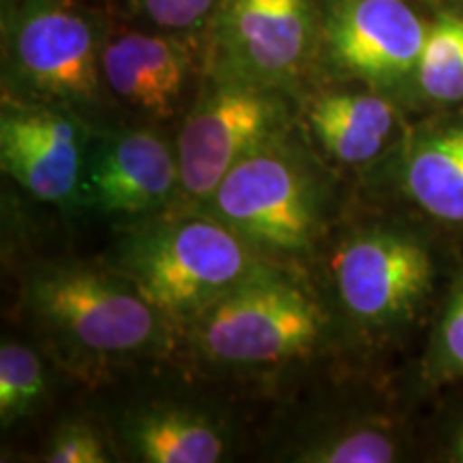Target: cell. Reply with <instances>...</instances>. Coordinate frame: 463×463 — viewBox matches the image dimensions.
Here are the masks:
<instances>
[{
  "mask_svg": "<svg viewBox=\"0 0 463 463\" xmlns=\"http://www.w3.org/2000/svg\"><path fill=\"white\" fill-rule=\"evenodd\" d=\"M253 242L222 219L159 223L120 249L116 273L167 320L200 316L215 300L266 273Z\"/></svg>",
  "mask_w": 463,
  "mask_h": 463,
  "instance_id": "obj_1",
  "label": "cell"
},
{
  "mask_svg": "<svg viewBox=\"0 0 463 463\" xmlns=\"http://www.w3.org/2000/svg\"><path fill=\"white\" fill-rule=\"evenodd\" d=\"M101 50L95 24L71 0H14L5 14L9 78L37 101H95L103 78Z\"/></svg>",
  "mask_w": 463,
  "mask_h": 463,
  "instance_id": "obj_2",
  "label": "cell"
},
{
  "mask_svg": "<svg viewBox=\"0 0 463 463\" xmlns=\"http://www.w3.org/2000/svg\"><path fill=\"white\" fill-rule=\"evenodd\" d=\"M28 303L69 344L97 356L146 350L167 320L127 277L84 266L43 269L28 283Z\"/></svg>",
  "mask_w": 463,
  "mask_h": 463,
  "instance_id": "obj_3",
  "label": "cell"
},
{
  "mask_svg": "<svg viewBox=\"0 0 463 463\" xmlns=\"http://www.w3.org/2000/svg\"><path fill=\"white\" fill-rule=\"evenodd\" d=\"M194 326L211 361L270 364L309 350L322 333V314L298 286L266 270L195 316Z\"/></svg>",
  "mask_w": 463,
  "mask_h": 463,
  "instance_id": "obj_4",
  "label": "cell"
},
{
  "mask_svg": "<svg viewBox=\"0 0 463 463\" xmlns=\"http://www.w3.org/2000/svg\"><path fill=\"white\" fill-rule=\"evenodd\" d=\"M208 204L213 215L253 245L303 251L314 234V187L275 142L245 155L217 184Z\"/></svg>",
  "mask_w": 463,
  "mask_h": 463,
  "instance_id": "obj_5",
  "label": "cell"
},
{
  "mask_svg": "<svg viewBox=\"0 0 463 463\" xmlns=\"http://www.w3.org/2000/svg\"><path fill=\"white\" fill-rule=\"evenodd\" d=\"M283 108L269 89L225 82L206 95L184 120L176 144L181 187L189 198L208 200L245 155L275 142Z\"/></svg>",
  "mask_w": 463,
  "mask_h": 463,
  "instance_id": "obj_6",
  "label": "cell"
},
{
  "mask_svg": "<svg viewBox=\"0 0 463 463\" xmlns=\"http://www.w3.org/2000/svg\"><path fill=\"white\" fill-rule=\"evenodd\" d=\"M430 26L405 0H328V54L345 73L392 89L416 78Z\"/></svg>",
  "mask_w": 463,
  "mask_h": 463,
  "instance_id": "obj_7",
  "label": "cell"
},
{
  "mask_svg": "<svg viewBox=\"0 0 463 463\" xmlns=\"http://www.w3.org/2000/svg\"><path fill=\"white\" fill-rule=\"evenodd\" d=\"M309 0H219L217 45L234 82L275 89L294 80L311 48Z\"/></svg>",
  "mask_w": 463,
  "mask_h": 463,
  "instance_id": "obj_8",
  "label": "cell"
},
{
  "mask_svg": "<svg viewBox=\"0 0 463 463\" xmlns=\"http://www.w3.org/2000/svg\"><path fill=\"white\" fill-rule=\"evenodd\" d=\"M341 303L373 326L408 317L430 294L433 262L425 245L395 232H369L345 242L335 260Z\"/></svg>",
  "mask_w": 463,
  "mask_h": 463,
  "instance_id": "obj_9",
  "label": "cell"
},
{
  "mask_svg": "<svg viewBox=\"0 0 463 463\" xmlns=\"http://www.w3.org/2000/svg\"><path fill=\"white\" fill-rule=\"evenodd\" d=\"M86 157L84 129L71 114L42 103L5 106L0 118L3 170L37 200L62 206L82 198Z\"/></svg>",
  "mask_w": 463,
  "mask_h": 463,
  "instance_id": "obj_10",
  "label": "cell"
},
{
  "mask_svg": "<svg viewBox=\"0 0 463 463\" xmlns=\"http://www.w3.org/2000/svg\"><path fill=\"white\" fill-rule=\"evenodd\" d=\"M178 184V159L159 136L120 131L89 150L82 200L103 215L137 217L164 206Z\"/></svg>",
  "mask_w": 463,
  "mask_h": 463,
  "instance_id": "obj_11",
  "label": "cell"
},
{
  "mask_svg": "<svg viewBox=\"0 0 463 463\" xmlns=\"http://www.w3.org/2000/svg\"><path fill=\"white\" fill-rule=\"evenodd\" d=\"M194 52L170 34L125 33L101 50V71L118 99L140 112L165 118L187 89Z\"/></svg>",
  "mask_w": 463,
  "mask_h": 463,
  "instance_id": "obj_12",
  "label": "cell"
},
{
  "mask_svg": "<svg viewBox=\"0 0 463 463\" xmlns=\"http://www.w3.org/2000/svg\"><path fill=\"white\" fill-rule=\"evenodd\" d=\"M309 125L328 155L344 164H367L378 157L397 125V109L372 92H337L317 99Z\"/></svg>",
  "mask_w": 463,
  "mask_h": 463,
  "instance_id": "obj_13",
  "label": "cell"
},
{
  "mask_svg": "<svg viewBox=\"0 0 463 463\" xmlns=\"http://www.w3.org/2000/svg\"><path fill=\"white\" fill-rule=\"evenodd\" d=\"M405 189L427 215L463 223V120L427 133L405 164Z\"/></svg>",
  "mask_w": 463,
  "mask_h": 463,
  "instance_id": "obj_14",
  "label": "cell"
},
{
  "mask_svg": "<svg viewBox=\"0 0 463 463\" xmlns=\"http://www.w3.org/2000/svg\"><path fill=\"white\" fill-rule=\"evenodd\" d=\"M129 442L148 463H215L223 436L206 419L183 410H150L133 419Z\"/></svg>",
  "mask_w": 463,
  "mask_h": 463,
  "instance_id": "obj_15",
  "label": "cell"
},
{
  "mask_svg": "<svg viewBox=\"0 0 463 463\" xmlns=\"http://www.w3.org/2000/svg\"><path fill=\"white\" fill-rule=\"evenodd\" d=\"M416 82L427 99L463 101V14H442L430 26Z\"/></svg>",
  "mask_w": 463,
  "mask_h": 463,
  "instance_id": "obj_16",
  "label": "cell"
},
{
  "mask_svg": "<svg viewBox=\"0 0 463 463\" xmlns=\"http://www.w3.org/2000/svg\"><path fill=\"white\" fill-rule=\"evenodd\" d=\"M45 392L42 361L31 347L3 344L0 347V420L11 425L31 414Z\"/></svg>",
  "mask_w": 463,
  "mask_h": 463,
  "instance_id": "obj_17",
  "label": "cell"
},
{
  "mask_svg": "<svg viewBox=\"0 0 463 463\" xmlns=\"http://www.w3.org/2000/svg\"><path fill=\"white\" fill-rule=\"evenodd\" d=\"M397 455L395 439L389 433L372 430H350L328 438L303 455V461L317 463H386Z\"/></svg>",
  "mask_w": 463,
  "mask_h": 463,
  "instance_id": "obj_18",
  "label": "cell"
},
{
  "mask_svg": "<svg viewBox=\"0 0 463 463\" xmlns=\"http://www.w3.org/2000/svg\"><path fill=\"white\" fill-rule=\"evenodd\" d=\"M52 463H103L109 461L101 438L82 422L62 427L52 439L48 457Z\"/></svg>",
  "mask_w": 463,
  "mask_h": 463,
  "instance_id": "obj_19",
  "label": "cell"
},
{
  "mask_svg": "<svg viewBox=\"0 0 463 463\" xmlns=\"http://www.w3.org/2000/svg\"><path fill=\"white\" fill-rule=\"evenodd\" d=\"M155 24L165 31H191L206 22L219 0H140Z\"/></svg>",
  "mask_w": 463,
  "mask_h": 463,
  "instance_id": "obj_20",
  "label": "cell"
},
{
  "mask_svg": "<svg viewBox=\"0 0 463 463\" xmlns=\"http://www.w3.org/2000/svg\"><path fill=\"white\" fill-rule=\"evenodd\" d=\"M438 363L449 375H463V281L457 286L438 333Z\"/></svg>",
  "mask_w": 463,
  "mask_h": 463,
  "instance_id": "obj_21",
  "label": "cell"
},
{
  "mask_svg": "<svg viewBox=\"0 0 463 463\" xmlns=\"http://www.w3.org/2000/svg\"><path fill=\"white\" fill-rule=\"evenodd\" d=\"M455 459L457 461H463V427L457 433V439H455Z\"/></svg>",
  "mask_w": 463,
  "mask_h": 463,
  "instance_id": "obj_22",
  "label": "cell"
},
{
  "mask_svg": "<svg viewBox=\"0 0 463 463\" xmlns=\"http://www.w3.org/2000/svg\"><path fill=\"white\" fill-rule=\"evenodd\" d=\"M431 3H439V0H431Z\"/></svg>",
  "mask_w": 463,
  "mask_h": 463,
  "instance_id": "obj_23",
  "label": "cell"
}]
</instances>
